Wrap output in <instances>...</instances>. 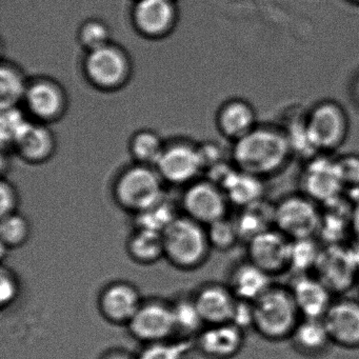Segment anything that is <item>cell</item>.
I'll list each match as a JSON object with an SVG mask.
<instances>
[{
	"label": "cell",
	"mask_w": 359,
	"mask_h": 359,
	"mask_svg": "<svg viewBox=\"0 0 359 359\" xmlns=\"http://www.w3.org/2000/svg\"><path fill=\"white\" fill-rule=\"evenodd\" d=\"M193 300L205 325H212L231 323L238 299L228 285L209 283L195 294Z\"/></svg>",
	"instance_id": "obj_20"
},
{
	"label": "cell",
	"mask_w": 359,
	"mask_h": 359,
	"mask_svg": "<svg viewBox=\"0 0 359 359\" xmlns=\"http://www.w3.org/2000/svg\"><path fill=\"white\" fill-rule=\"evenodd\" d=\"M356 287H357V292H358V298H359V276H358V279H357Z\"/></svg>",
	"instance_id": "obj_46"
},
{
	"label": "cell",
	"mask_w": 359,
	"mask_h": 359,
	"mask_svg": "<svg viewBox=\"0 0 359 359\" xmlns=\"http://www.w3.org/2000/svg\"><path fill=\"white\" fill-rule=\"evenodd\" d=\"M142 296L135 285L128 281L109 283L100 292L98 309L109 323L128 325L142 304Z\"/></svg>",
	"instance_id": "obj_16"
},
{
	"label": "cell",
	"mask_w": 359,
	"mask_h": 359,
	"mask_svg": "<svg viewBox=\"0 0 359 359\" xmlns=\"http://www.w3.org/2000/svg\"><path fill=\"white\" fill-rule=\"evenodd\" d=\"M304 117L309 136L317 152L331 154L346 142L350 132V119L339 102L321 100Z\"/></svg>",
	"instance_id": "obj_6"
},
{
	"label": "cell",
	"mask_w": 359,
	"mask_h": 359,
	"mask_svg": "<svg viewBox=\"0 0 359 359\" xmlns=\"http://www.w3.org/2000/svg\"><path fill=\"white\" fill-rule=\"evenodd\" d=\"M20 196L18 188L11 180L3 177L0 182V217L18 212Z\"/></svg>",
	"instance_id": "obj_40"
},
{
	"label": "cell",
	"mask_w": 359,
	"mask_h": 359,
	"mask_svg": "<svg viewBox=\"0 0 359 359\" xmlns=\"http://www.w3.org/2000/svg\"><path fill=\"white\" fill-rule=\"evenodd\" d=\"M186 187L182 197L184 215L205 226L226 217L231 205L220 184L198 178Z\"/></svg>",
	"instance_id": "obj_10"
},
{
	"label": "cell",
	"mask_w": 359,
	"mask_h": 359,
	"mask_svg": "<svg viewBox=\"0 0 359 359\" xmlns=\"http://www.w3.org/2000/svg\"><path fill=\"white\" fill-rule=\"evenodd\" d=\"M241 241H251L256 235L274 228V205L266 203V199L241 209L234 219Z\"/></svg>",
	"instance_id": "obj_26"
},
{
	"label": "cell",
	"mask_w": 359,
	"mask_h": 359,
	"mask_svg": "<svg viewBox=\"0 0 359 359\" xmlns=\"http://www.w3.org/2000/svg\"><path fill=\"white\" fill-rule=\"evenodd\" d=\"M253 330L270 342L289 340L302 318L289 285L273 283L253 302Z\"/></svg>",
	"instance_id": "obj_2"
},
{
	"label": "cell",
	"mask_w": 359,
	"mask_h": 359,
	"mask_svg": "<svg viewBox=\"0 0 359 359\" xmlns=\"http://www.w3.org/2000/svg\"><path fill=\"white\" fill-rule=\"evenodd\" d=\"M165 142L154 130L140 129L132 134L128 150L133 163L155 167L165 150Z\"/></svg>",
	"instance_id": "obj_28"
},
{
	"label": "cell",
	"mask_w": 359,
	"mask_h": 359,
	"mask_svg": "<svg viewBox=\"0 0 359 359\" xmlns=\"http://www.w3.org/2000/svg\"><path fill=\"white\" fill-rule=\"evenodd\" d=\"M163 184L156 168L133 163L117 173L113 198L119 208L136 215L165 198Z\"/></svg>",
	"instance_id": "obj_3"
},
{
	"label": "cell",
	"mask_w": 359,
	"mask_h": 359,
	"mask_svg": "<svg viewBox=\"0 0 359 359\" xmlns=\"http://www.w3.org/2000/svg\"><path fill=\"white\" fill-rule=\"evenodd\" d=\"M76 41L85 53H88L112 43V31L104 20L89 18L77 29Z\"/></svg>",
	"instance_id": "obj_30"
},
{
	"label": "cell",
	"mask_w": 359,
	"mask_h": 359,
	"mask_svg": "<svg viewBox=\"0 0 359 359\" xmlns=\"http://www.w3.org/2000/svg\"><path fill=\"white\" fill-rule=\"evenodd\" d=\"M12 151L29 165H43L56 154L57 138L51 126L31 119L14 142Z\"/></svg>",
	"instance_id": "obj_17"
},
{
	"label": "cell",
	"mask_w": 359,
	"mask_h": 359,
	"mask_svg": "<svg viewBox=\"0 0 359 359\" xmlns=\"http://www.w3.org/2000/svg\"><path fill=\"white\" fill-rule=\"evenodd\" d=\"M287 341L294 352L308 359L321 358L334 346L323 318L300 319Z\"/></svg>",
	"instance_id": "obj_22"
},
{
	"label": "cell",
	"mask_w": 359,
	"mask_h": 359,
	"mask_svg": "<svg viewBox=\"0 0 359 359\" xmlns=\"http://www.w3.org/2000/svg\"><path fill=\"white\" fill-rule=\"evenodd\" d=\"M299 184L300 193L321 207L346 194L336 157L325 153L306 161L300 173Z\"/></svg>",
	"instance_id": "obj_9"
},
{
	"label": "cell",
	"mask_w": 359,
	"mask_h": 359,
	"mask_svg": "<svg viewBox=\"0 0 359 359\" xmlns=\"http://www.w3.org/2000/svg\"><path fill=\"white\" fill-rule=\"evenodd\" d=\"M155 168L163 182L188 186L198 180L203 171L198 144L180 138L165 142V150Z\"/></svg>",
	"instance_id": "obj_11"
},
{
	"label": "cell",
	"mask_w": 359,
	"mask_h": 359,
	"mask_svg": "<svg viewBox=\"0 0 359 359\" xmlns=\"http://www.w3.org/2000/svg\"><path fill=\"white\" fill-rule=\"evenodd\" d=\"M356 93H357V95H358V97H359V81H358V83H357Z\"/></svg>",
	"instance_id": "obj_47"
},
{
	"label": "cell",
	"mask_w": 359,
	"mask_h": 359,
	"mask_svg": "<svg viewBox=\"0 0 359 359\" xmlns=\"http://www.w3.org/2000/svg\"><path fill=\"white\" fill-rule=\"evenodd\" d=\"M323 319L334 346L359 350V298H335Z\"/></svg>",
	"instance_id": "obj_15"
},
{
	"label": "cell",
	"mask_w": 359,
	"mask_h": 359,
	"mask_svg": "<svg viewBox=\"0 0 359 359\" xmlns=\"http://www.w3.org/2000/svg\"><path fill=\"white\" fill-rule=\"evenodd\" d=\"M201 161H203V171L211 169L219 163H224V152L220 144L215 142L198 144Z\"/></svg>",
	"instance_id": "obj_42"
},
{
	"label": "cell",
	"mask_w": 359,
	"mask_h": 359,
	"mask_svg": "<svg viewBox=\"0 0 359 359\" xmlns=\"http://www.w3.org/2000/svg\"><path fill=\"white\" fill-rule=\"evenodd\" d=\"M323 250L316 237L292 241L290 271L295 275L306 274L316 269Z\"/></svg>",
	"instance_id": "obj_29"
},
{
	"label": "cell",
	"mask_w": 359,
	"mask_h": 359,
	"mask_svg": "<svg viewBox=\"0 0 359 359\" xmlns=\"http://www.w3.org/2000/svg\"><path fill=\"white\" fill-rule=\"evenodd\" d=\"M272 279L268 273L245 258L231 270L226 285L237 299L254 302L274 283Z\"/></svg>",
	"instance_id": "obj_23"
},
{
	"label": "cell",
	"mask_w": 359,
	"mask_h": 359,
	"mask_svg": "<svg viewBox=\"0 0 359 359\" xmlns=\"http://www.w3.org/2000/svg\"><path fill=\"white\" fill-rule=\"evenodd\" d=\"M127 252L137 264H155L165 257L163 233L136 228L128 239Z\"/></svg>",
	"instance_id": "obj_27"
},
{
	"label": "cell",
	"mask_w": 359,
	"mask_h": 359,
	"mask_svg": "<svg viewBox=\"0 0 359 359\" xmlns=\"http://www.w3.org/2000/svg\"><path fill=\"white\" fill-rule=\"evenodd\" d=\"M207 232L212 249L218 251H229L241 241L234 219L228 216L208 226Z\"/></svg>",
	"instance_id": "obj_36"
},
{
	"label": "cell",
	"mask_w": 359,
	"mask_h": 359,
	"mask_svg": "<svg viewBox=\"0 0 359 359\" xmlns=\"http://www.w3.org/2000/svg\"><path fill=\"white\" fill-rule=\"evenodd\" d=\"M163 238L165 257L180 270L203 266L212 250L207 226L187 215H178L163 231Z\"/></svg>",
	"instance_id": "obj_4"
},
{
	"label": "cell",
	"mask_w": 359,
	"mask_h": 359,
	"mask_svg": "<svg viewBox=\"0 0 359 359\" xmlns=\"http://www.w3.org/2000/svg\"><path fill=\"white\" fill-rule=\"evenodd\" d=\"M231 323H234L239 329L245 332L249 331V330H253V302H245V300H237L234 314H233Z\"/></svg>",
	"instance_id": "obj_41"
},
{
	"label": "cell",
	"mask_w": 359,
	"mask_h": 359,
	"mask_svg": "<svg viewBox=\"0 0 359 359\" xmlns=\"http://www.w3.org/2000/svg\"><path fill=\"white\" fill-rule=\"evenodd\" d=\"M69 106L68 92L57 79L46 75L30 79L22 104L30 119L53 125L66 116Z\"/></svg>",
	"instance_id": "obj_8"
},
{
	"label": "cell",
	"mask_w": 359,
	"mask_h": 359,
	"mask_svg": "<svg viewBox=\"0 0 359 359\" xmlns=\"http://www.w3.org/2000/svg\"><path fill=\"white\" fill-rule=\"evenodd\" d=\"M134 216H135L136 228L163 233V231L174 222L178 215L176 214L173 205L165 197L156 205Z\"/></svg>",
	"instance_id": "obj_32"
},
{
	"label": "cell",
	"mask_w": 359,
	"mask_h": 359,
	"mask_svg": "<svg viewBox=\"0 0 359 359\" xmlns=\"http://www.w3.org/2000/svg\"><path fill=\"white\" fill-rule=\"evenodd\" d=\"M29 81L18 64L4 60L0 66V108L22 106Z\"/></svg>",
	"instance_id": "obj_25"
},
{
	"label": "cell",
	"mask_w": 359,
	"mask_h": 359,
	"mask_svg": "<svg viewBox=\"0 0 359 359\" xmlns=\"http://www.w3.org/2000/svg\"><path fill=\"white\" fill-rule=\"evenodd\" d=\"M81 69L87 83L104 93H114L127 87L134 72L129 52L114 41L85 53Z\"/></svg>",
	"instance_id": "obj_5"
},
{
	"label": "cell",
	"mask_w": 359,
	"mask_h": 359,
	"mask_svg": "<svg viewBox=\"0 0 359 359\" xmlns=\"http://www.w3.org/2000/svg\"><path fill=\"white\" fill-rule=\"evenodd\" d=\"M30 121L22 106L1 109L0 140L3 151L12 150L16 138Z\"/></svg>",
	"instance_id": "obj_33"
},
{
	"label": "cell",
	"mask_w": 359,
	"mask_h": 359,
	"mask_svg": "<svg viewBox=\"0 0 359 359\" xmlns=\"http://www.w3.org/2000/svg\"><path fill=\"white\" fill-rule=\"evenodd\" d=\"M0 241L9 250L22 247L31 236V224L20 212L0 217Z\"/></svg>",
	"instance_id": "obj_31"
},
{
	"label": "cell",
	"mask_w": 359,
	"mask_h": 359,
	"mask_svg": "<svg viewBox=\"0 0 359 359\" xmlns=\"http://www.w3.org/2000/svg\"><path fill=\"white\" fill-rule=\"evenodd\" d=\"M321 217V205L300 192L287 195L274 205V228L291 241L316 237Z\"/></svg>",
	"instance_id": "obj_7"
},
{
	"label": "cell",
	"mask_w": 359,
	"mask_h": 359,
	"mask_svg": "<svg viewBox=\"0 0 359 359\" xmlns=\"http://www.w3.org/2000/svg\"><path fill=\"white\" fill-rule=\"evenodd\" d=\"M100 359H137V356L123 348H112L104 353Z\"/></svg>",
	"instance_id": "obj_44"
},
{
	"label": "cell",
	"mask_w": 359,
	"mask_h": 359,
	"mask_svg": "<svg viewBox=\"0 0 359 359\" xmlns=\"http://www.w3.org/2000/svg\"><path fill=\"white\" fill-rule=\"evenodd\" d=\"M215 125L224 138L234 142L257 127V113L248 100L231 98L218 108Z\"/></svg>",
	"instance_id": "obj_21"
},
{
	"label": "cell",
	"mask_w": 359,
	"mask_h": 359,
	"mask_svg": "<svg viewBox=\"0 0 359 359\" xmlns=\"http://www.w3.org/2000/svg\"><path fill=\"white\" fill-rule=\"evenodd\" d=\"M172 306L175 318L176 332L189 335L201 331V327L205 325L193 298L178 300Z\"/></svg>",
	"instance_id": "obj_37"
},
{
	"label": "cell",
	"mask_w": 359,
	"mask_h": 359,
	"mask_svg": "<svg viewBox=\"0 0 359 359\" xmlns=\"http://www.w3.org/2000/svg\"><path fill=\"white\" fill-rule=\"evenodd\" d=\"M291 146L292 153L302 157L304 161L312 158L315 155L320 154L313 146L306 129V117H294L289 125L283 127Z\"/></svg>",
	"instance_id": "obj_35"
},
{
	"label": "cell",
	"mask_w": 359,
	"mask_h": 359,
	"mask_svg": "<svg viewBox=\"0 0 359 359\" xmlns=\"http://www.w3.org/2000/svg\"><path fill=\"white\" fill-rule=\"evenodd\" d=\"M264 180L259 176L241 171L234 165L220 187L224 189L231 205L243 209L264 201L266 195Z\"/></svg>",
	"instance_id": "obj_24"
},
{
	"label": "cell",
	"mask_w": 359,
	"mask_h": 359,
	"mask_svg": "<svg viewBox=\"0 0 359 359\" xmlns=\"http://www.w3.org/2000/svg\"><path fill=\"white\" fill-rule=\"evenodd\" d=\"M346 191L359 190V154L346 153L336 157Z\"/></svg>",
	"instance_id": "obj_38"
},
{
	"label": "cell",
	"mask_w": 359,
	"mask_h": 359,
	"mask_svg": "<svg viewBox=\"0 0 359 359\" xmlns=\"http://www.w3.org/2000/svg\"><path fill=\"white\" fill-rule=\"evenodd\" d=\"M292 241L276 228L264 231L247 243V258L275 277L290 271Z\"/></svg>",
	"instance_id": "obj_13"
},
{
	"label": "cell",
	"mask_w": 359,
	"mask_h": 359,
	"mask_svg": "<svg viewBox=\"0 0 359 359\" xmlns=\"http://www.w3.org/2000/svg\"><path fill=\"white\" fill-rule=\"evenodd\" d=\"M352 213H351V235L354 239L355 245H359V197L352 201Z\"/></svg>",
	"instance_id": "obj_43"
},
{
	"label": "cell",
	"mask_w": 359,
	"mask_h": 359,
	"mask_svg": "<svg viewBox=\"0 0 359 359\" xmlns=\"http://www.w3.org/2000/svg\"><path fill=\"white\" fill-rule=\"evenodd\" d=\"M138 35L150 41L167 39L175 31L178 12L174 0H137L131 14Z\"/></svg>",
	"instance_id": "obj_12"
},
{
	"label": "cell",
	"mask_w": 359,
	"mask_h": 359,
	"mask_svg": "<svg viewBox=\"0 0 359 359\" xmlns=\"http://www.w3.org/2000/svg\"><path fill=\"white\" fill-rule=\"evenodd\" d=\"M293 156L283 127L258 125L233 142L231 159L241 171L266 178L280 172Z\"/></svg>",
	"instance_id": "obj_1"
},
{
	"label": "cell",
	"mask_w": 359,
	"mask_h": 359,
	"mask_svg": "<svg viewBox=\"0 0 359 359\" xmlns=\"http://www.w3.org/2000/svg\"><path fill=\"white\" fill-rule=\"evenodd\" d=\"M302 318H323L335 299L334 293L317 275H295L289 285Z\"/></svg>",
	"instance_id": "obj_18"
},
{
	"label": "cell",
	"mask_w": 359,
	"mask_h": 359,
	"mask_svg": "<svg viewBox=\"0 0 359 359\" xmlns=\"http://www.w3.org/2000/svg\"><path fill=\"white\" fill-rule=\"evenodd\" d=\"M20 293L18 276L11 269L3 266L0 271V306L5 310L16 302Z\"/></svg>",
	"instance_id": "obj_39"
},
{
	"label": "cell",
	"mask_w": 359,
	"mask_h": 359,
	"mask_svg": "<svg viewBox=\"0 0 359 359\" xmlns=\"http://www.w3.org/2000/svg\"><path fill=\"white\" fill-rule=\"evenodd\" d=\"M127 327L131 335L144 344L171 339L176 333L173 306L156 300L144 302Z\"/></svg>",
	"instance_id": "obj_14"
},
{
	"label": "cell",
	"mask_w": 359,
	"mask_h": 359,
	"mask_svg": "<svg viewBox=\"0 0 359 359\" xmlns=\"http://www.w3.org/2000/svg\"><path fill=\"white\" fill-rule=\"evenodd\" d=\"M174 1H175V0H174Z\"/></svg>",
	"instance_id": "obj_48"
},
{
	"label": "cell",
	"mask_w": 359,
	"mask_h": 359,
	"mask_svg": "<svg viewBox=\"0 0 359 359\" xmlns=\"http://www.w3.org/2000/svg\"><path fill=\"white\" fill-rule=\"evenodd\" d=\"M245 332L232 323L207 325L195 346L209 359H233L245 346Z\"/></svg>",
	"instance_id": "obj_19"
},
{
	"label": "cell",
	"mask_w": 359,
	"mask_h": 359,
	"mask_svg": "<svg viewBox=\"0 0 359 359\" xmlns=\"http://www.w3.org/2000/svg\"><path fill=\"white\" fill-rule=\"evenodd\" d=\"M194 344L189 339L163 340L146 344L137 359H188Z\"/></svg>",
	"instance_id": "obj_34"
},
{
	"label": "cell",
	"mask_w": 359,
	"mask_h": 359,
	"mask_svg": "<svg viewBox=\"0 0 359 359\" xmlns=\"http://www.w3.org/2000/svg\"><path fill=\"white\" fill-rule=\"evenodd\" d=\"M351 3L355 4V5H359V0H348Z\"/></svg>",
	"instance_id": "obj_45"
}]
</instances>
